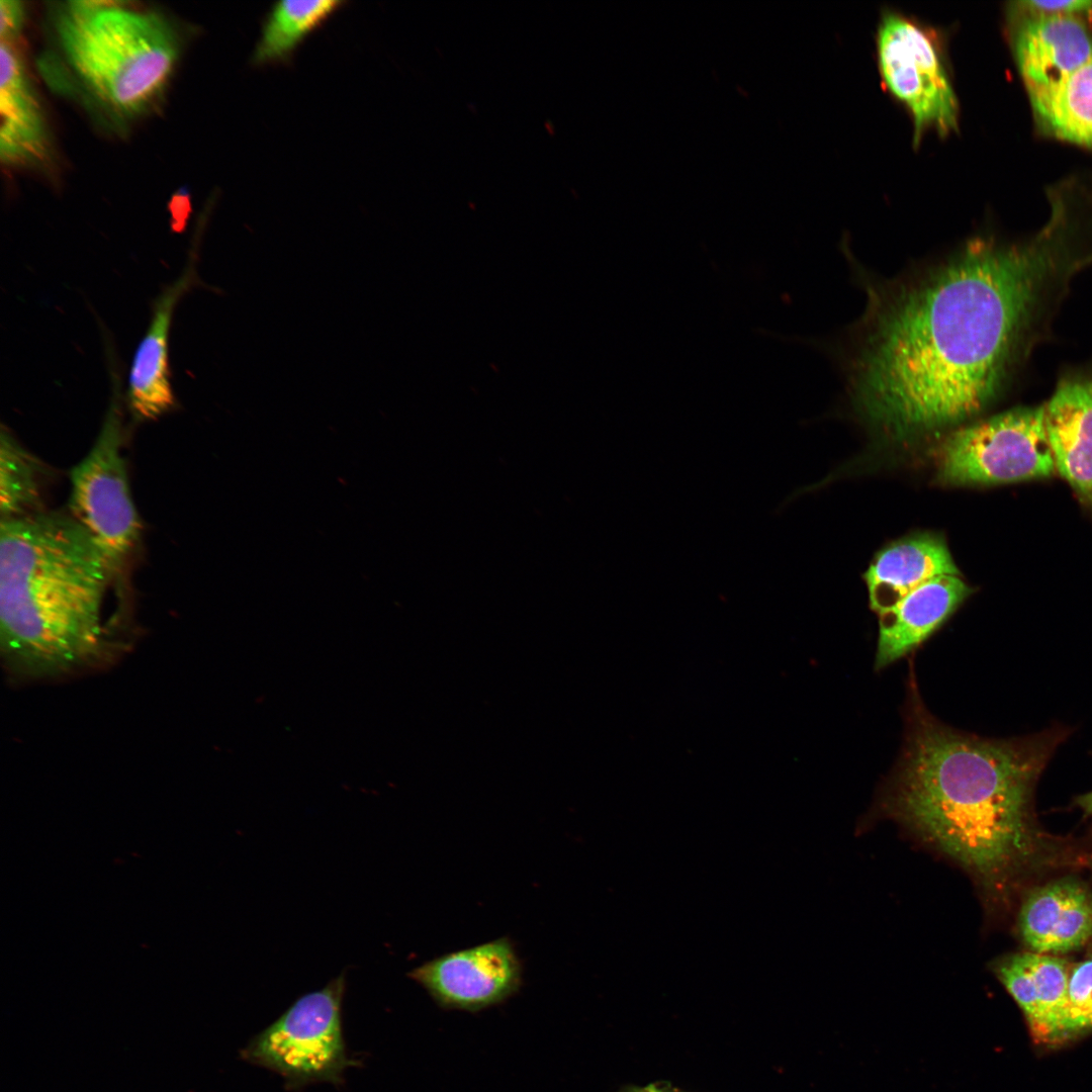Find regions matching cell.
<instances>
[{"label": "cell", "instance_id": "1", "mask_svg": "<svg viewBox=\"0 0 1092 1092\" xmlns=\"http://www.w3.org/2000/svg\"><path fill=\"white\" fill-rule=\"evenodd\" d=\"M1091 265L1092 230L1062 209L1025 240L971 242L880 315L858 364L861 413L896 440L973 418L1043 339L1072 279Z\"/></svg>", "mask_w": 1092, "mask_h": 1092}, {"label": "cell", "instance_id": "2", "mask_svg": "<svg viewBox=\"0 0 1092 1092\" xmlns=\"http://www.w3.org/2000/svg\"><path fill=\"white\" fill-rule=\"evenodd\" d=\"M112 575L71 514L37 512L0 523V649L16 679L104 668L129 647L104 618Z\"/></svg>", "mask_w": 1092, "mask_h": 1092}, {"label": "cell", "instance_id": "3", "mask_svg": "<svg viewBox=\"0 0 1092 1092\" xmlns=\"http://www.w3.org/2000/svg\"><path fill=\"white\" fill-rule=\"evenodd\" d=\"M1055 738L987 740L920 716L896 777L894 808L963 864L985 877L1003 874L1032 850L1030 795Z\"/></svg>", "mask_w": 1092, "mask_h": 1092}, {"label": "cell", "instance_id": "4", "mask_svg": "<svg viewBox=\"0 0 1092 1092\" xmlns=\"http://www.w3.org/2000/svg\"><path fill=\"white\" fill-rule=\"evenodd\" d=\"M56 26L69 65L113 113L136 116L162 96L179 52L176 33L162 16L74 1L59 8Z\"/></svg>", "mask_w": 1092, "mask_h": 1092}, {"label": "cell", "instance_id": "5", "mask_svg": "<svg viewBox=\"0 0 1092 1092\" xmlns=\"http://www.w3.org/2000/svg\"><path fill=\"white\" fill-rule=\"evenodd\" d=\"M346 973L299 997L243 1049V1060L279 1074L290 1090L313 1083L341 1085L357 1062L347 1055L342 1029Z\"/></svg>", "mask_w": 1092, "mask_h": 1092}, {"label": "cell", "instance_id": "6", "mask_svg": "<svg viewBox=\"0 0 1092 1092\" xmlns=\"http://www.w3.org/2000/svg\"><path fill=\"white\" fill-rule=\"evenodd\" d=\"M936 477L948 485H993L1049 478L1056 467L1043 406H1017L962 427L934 452Z\"/></svg>", "mask_w": 1092, "mask_h": 1092}, {"label": "cell", "instance_id": "7", "mask_svg": "<svg viewBox=\"0 0 1092 1092\" xmlns=\"http://www.w3.org/2000/svg\"><path fill=\"white\" fill-rule=\"evenodd\" d=\"M112 380L113 395L100 432L88 454L71 470L69 505L70 514L89 534L113 573L135 547L141 522L121 453L118 379L113 375Z\"/></svg>", "mask_w": 1092, "mask_h": 1092}, {"label": "cell", "instance_id": "8", "mask_svg": "<svg viewBox=\"0 0 1092 1092\" xmlns=\"http://www.w3.org/2000/svg\"><path fill=\"white\" fill-rule=\"evenodd\" d=\"M877 48L885 84L913 116L915 141L929 126L941 133L954 129L958 101L934 34L907 16L887 11Z\"/></svg>", "mask_w": 1092, "mask_h": 1092}, {"label": "cell", "instance_id": "9", "mask_svg": "<svg viewBox=\"0 0 1092 1092\" xmlns=\"http://www.w3.org/2000/svg\"><path fill=\"white\" fill-rule=\"evenodd\" d=\"M407 976L440 1007L475 1012L519 990L522 964L512 940L499 937L437 957Z\"/></svg>", "mask_w": 1092, "mask_h": 1092}, {"label": "cell", "instance_id": "10", "mask_svg": "<svg viewBox=\"0 0 1092 1092\" xmlns=\"http://www.w3.org/2000/svg\"><path fill=\"white\" fill-rule=\"evenodd\" d=\"M1013 57L1026 91L1052 87L1092 58V24L1083 14L1008 11Z\"/></svg>", "mask_w": 1092, "mask_h": 1092}, {"label": "cell", "instance_id": "11", "mask_svg": "<svg viewBox=\"0 0 1092 1092\" xmlns=\"http://www.w3.org/2000/svg\"><path fill=\"white\" fill-rule=\"evenodd\" d=\"M1042 406L1056 471L1092 514V371L1065 373Z\"/></svg>", "mask_w": 1092, "mask_h": 1092}, {"label": "cell", "instance_id": "12", "mask_svg": "<svg viewBox=\"0 0 1092 1092\" xmlns=\"http://www.w3.org/2000/svg\"><path fill=\"white\" fill-rule=\"evenodd\" d=\"M195 252L182 274L156 298L146 335L134 353L128 404L141 421L158 419L175 405L169 369V334L175 307L195 282Z\"/></svg>", "mask_w": 1092, "mask_h": 1092}, {"label": "cell", "instance_id": "13", "mask_svg": "<svg viewBox=\"0 0 1092 1092\" xmlns=\"http://www.w3.org/2000/svg\"><path fill=\"white\" fill-rule=\"evenodd\" d=\"M1019 931L1029 949L1059 954L1092 937V898L1083 884L1060 879L1033 890L1019 912Z\"/></svg>", "mask_w": 1092, "mask_h": 1092}, {"label": "cell", "instance_id": "14", "mask_svg": "<svg viewBox=\"0 0 1092 1092\" xmlns=\"http://www.w3.org/2000/svg\"><path fill=\"white\" fill-rule=\"evenodd\" d=\"M1068 962L1054 954L1016 953L997 968L998 978L1044 1041L1066 1038Z\"/></svg>", "mask_w": 1092, "mask_h": 1092}, {"label": "cell", "instance_id": "15", "mask_svg": "<svg viewBox=\"0 0 1092 1092\" xmlns=\"http://www.w3.org/2000/svg\"><path fill=\"white\" fill-rule=\"evenodd\" d=\"M961 575L937 576L880 614L876 666L901 658L927 639L972 594Z\"/></svg>", "mask_w": 1092, "mask_h": 1092}, {"label": "cell", "instance_id": "16", "mask_svg": "<svg viewBox=\"0 0 1092 1092\" xmlns=\"http://www.w3.org/2000/svg\"><path fill=\"white\" fill-rule=\"evenodd\" d=\"M941 575H961L945 540L932 533L904 537L880 551L866 571L870 605L879 615L885 613Z\"/></svg>", "mask_w": 1092, "mask_h": 1092}, {"label": "cell", "instance_id": "17", "mask_svg": "<svg viewBox=\"0 0 1092 1092\" xmlns=\"http://www.w3.org/2000/svg\"><path fill=\"white\" fill-rule=\"evenodd\" d=\"M0 155L7 164L41 159L47 134L39 104L10 42L0 47Z\"/></svg>", "mask_w": 1092, "mask_h": 1092}, {"label": "cell", "instance_id": "18", "mask_svg": "<svg viewBox=\"0 0 1092 1092\" xmlns=\"http://www.w3.org/2000/svg\"><path fill=\"white\" fill-rule=\"evenodd\" d=\"M1027 94L1042 134L1092 149V58L1058 84Z\"/></svg>", "mask_w": 1092, "mask_h": 1092}, {"label": "cell", "instance_id": "19", "mask_svg": "<svg viewBox=\"0 0 1092 1092\" xmlns=\"http://www.w3.org/2000/svg\"><path fill=\"white\" fill-rule=\"evenodd\" d=\"M345 3L341 0L274 3L263 23L252 63L263 65L289 60L298 43Z\"/></svg>", "mask_w": 1092, "mask_h": 1092}, {"label": "cell", "instance_id": "20", "mask_svg": "<svg viewBox=\"0 0 1092 1092\" xmlns=\"http://www.w3.org/2000/svg\"><path fill=\"white\" fill-rule=\"evenodd\" d=\"M39 464L2 427L0 435L1 520L34 514L40 502Z\"/></svg>", "mask_w": 1092, "mask_h": 1092}, {"label": "cell", "instance_id": "21", "mask_svg": "<svg viewBox=\"0 0 1092 1092\" xmlns=\"http://www.w3.org/2000/svg\"><path fill=\"white\" fill-rule=\"evenodd\" d=\"M1092 1029V953L1070 970L1066 1038Z\"/></svg>", "mask_w": 1092, "mask_h": 1092}, {"label": "cell", "instance_id": "22", "mask_svg": "<svg viewBox=\"0 0 1092 1092\" xmlns=\"http://www.w3.org/2000/svg\"><path fill=\"white\" fill-rule=\"evenodd\" d=\"M1010 12L1025 14H1083L1092 15V0H1021L1010 3Z\"/></svg>", "mask_w": 1092, "mask_h": 1092}, {"label": "cell", "instance_id": "23", "mask_svg": "<svg viewBox=\"0 0 1092 1092\" xmlns=\"http://www.w3.org/2000/svg\"><path fill=\"white\" fill-rule=\"evenodd\" d=\"M23 19L22 3L14 0L0 1L1 41L9 42L18 33Z\"/></svg>", "mask_w": 1092, "mask_h": 1092}, {"label": "cell", "instance_id": "24", "mask_svg": "<svg viewBox=\"0 0 1092 1092\" xmlns=\"http://www.w3.org/2000/svg\"><path fill=\"white\" fill-rule=\"evenodd\" d=\"M623 1092H680L674 1089H669L657 1084H648L644 1086H630L624 1089Z\"/></svg>", "mask_w": 1092, "mask_h": 1092}, {"label": "cell", "instance_id": "25", "mask_svg": "<svg viewBox=\"0 0 1092 1092\" xmlns=\"http://www.w3.org/2000/svg\"><path fill=\"white\" fill-rule=\"evenodd\" d=\"M1076 803L1086 813L1092 815V791L1078 796Z\"/></svg>", "mask_w": 1092, "mask_h": 1092}]
</instances>
